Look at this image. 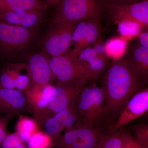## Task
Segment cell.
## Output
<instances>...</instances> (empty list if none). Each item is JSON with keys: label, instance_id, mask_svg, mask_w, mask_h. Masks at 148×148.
I'll return each mask as SVG.
<instances>
[{"label": "cell", "instance_id": "11", "mask_svg": "<svg viewBox=\"0 0 148 148\" xmlns=\"http://www.w3.org/2000/svg\"><path fill=\"white\" fill-rule=\"evenodd\" d=\"M78 122L73 103L67 108L58 112L47 119L42 126L45 132L53 142L60 137L61 132L73 127Z\"/></svg>", "mask_w": 148, "mask_h": 148}, {"label": "cell", "instance_id": "15", "mask_svg": "<svg viewBox=\"0 0 148 148\" xmlns=\"http://www.w3.org/2000/svg\"><path fill=\"white\" fill-rule=\"evenodd\" d=\"M124 58L132 71L147 84L148 79V49L139 43L132 46Z\"/></svg>", "mask_w": 148, "mask_h": 148}, {"label": "cell", "instance_id": "23", "mask_svg": "<svg viewBox=\"0 0 148 148\" xmlns=\"http://www.w3.org/2000/svg\"><path fill=\"white\" fill-rule=\"evenodd\" d=\"M117 24L120 35L126 40L138 36L144 27L140 23L130 20H123Z\"/></svg>", "mask_w": 148, "mask_h": 148}, {"label": "cell", "instance_id": "24", "mask_svg": "<svg viewBox=\"0 0 148 148\" xmlns=\"http://www.w3.org/2000/svg\"><path fill=\"white\" fill-rule=\"evenodd\" d=\"M99 39L93 44V47L87 46L79 51L77 57L81 62L87 63L92 58L106 54L105 44Z\"/></svg>", "mask_w": 148, "mask_h": 148}, {"label": "cell", "instance_id": "3", "mask_svg": "<svg viewBox=\"0 0 148 148\" xmlns=\"http://www.w3.org/2000/svg\"><path fill=\"white\" fill-rule=\"evenodd\" d=\"M88 81L76 79L71 82H57L54 85L53 95L49 103L37 121L40 126L48 119L71 106Z\"/></svg>", "mask_w": 148, "mask_h": 148}, {"label": "cell", "instance_id": "35", "mask_svg": "<svg viewBox=\"0 0 148 148\" xmlns=\"http://www.w3.org/2000/svg\"><path fill=\"white\" fill-rule=\"evenodd\" d=\"M143 1L145 0H104V2L105 3L119 5L134 3Z\"/></svg>", "mask_w": 148, "mask_h": 148}, {"label": "cell", "instance_id": "25", "mask_svg": "<svg viewBox=\"0 0 148 148\" xmlns=\"http://www.w3.org/2000/svg\"><path fill=\"white\" fill-rule=\"evenodd\" d=\"M53 141L45 132L39 130L27 142V148H52Z\"/></svg>", "mask_w": 148, "mask_h": 148}, {"label": "cell", "instance_id": "6", "mask_svg": "<svg viewBox=\"0 0 148 148\" xmlns=\"http://www.w3.org/2000/svg\"><path fill=\"white\" fill-rule=\"evenodd\" d=\"M53 142L52 148H94L103 135L101 128L76 123Z\"/></svg>", "mask_w": 148, "mask_h": 148}, {"label": "cell", "instance_id": "10", "mask_svg": "<svg viewBox=\"0 0 148 148\" xmlns=\"http://www.w3.org/2000/svg\"><path fill=\"white\" fill-rule=\"evenodd\" d=\"M31 86L29 68L25 64H11L0 74V87L16 89L23 93Z\"/></svg>", "mask_w": 148, "mask_h": 148}, {"label": "cell", "instance_id": "22", "mask_svg": "<svg viewBox=\"0 0 148 148\" xmlns=\"http://www.w3.org/2000/svg\"><path fill=\"white\" fill-rule=\"evenodd\" d=\"M102 29L101 19H88L85 37L82 43L80 46L79 50L87 46L94 44L99 38Z\"/></svg>", "mask_w": 148, "mask_h": 148}, {"label": "cell", "instance_id": "7", "mask_svg": "<svg viewBox=\"0 0 148 148\" xmlns=\"http://www.w3.org/2000/svg\"><path fill=\"white\" fill-rule=\"evenodd\" d=\"M34 34L32 29L0 21V49L6 52L22 50L32 42Z\"/></svg>", "mask_w": 148, "mask_h": 148}, {"label": "cell", "instance_id": "1", "mask_svg": "<svg viewBox=\"0 0 148 148\" xmlns=\"http://www.w3.org/2000/svg\"><path fill=\"white\" fill-rule=\"evenodd\" d=\"M145 84L141 77L130 68L123 57L113 61L101 87L105 97V116L120 114L131 97L144 88Z\"/></svg>", "mask_w": 148, "mask_h": 148}, {"label": "cell", "instance_id": "34", "mask_svg": "<svg viewBox=\"0 0 148 148\" xmlns=\"http://www.w3.org/2000/svg\"><path fill=\"white\" fill-rule=\"evenodd\" d=\"M139 44L143 47L148 49V31L141 32L138 35Z\"/></svg>", "mask_w": 148, "mask_h": 148}, {"label": "cell", "instance_id": "12", "mask_svg": "<svg viewBox=\"0 0 148 148\" xmlns=\"http://www.w3.org/2000/svg\"><path fill=\"white\" fill-rule=\"evenodd\" d=\"M31 112L25 94L16 89L0 87V114L13 116Z\"/></svg>", "mask_w": 148, "mask_h": 148}, {"label": "cell", "instance_id": "13", "mask_svg": "<svg viewBox=\"0 0 148 148\" xmlns=\"http://www.w3.org/2000/svg\"><path fill=\"white\" fill-rule=\"evenodd\" d=\"M54 88L51 83L33 86L24 93L28 106L37 122L49 103Z\"/></svg>", "mask_w": 148, "mask_h": 148}, {"label": "cell", "instance_id": "5", "mask_svg": "<svg viewBox=\"0 0 148 148\" xmlns=\"http://www.w3.org/2000/svg\"><path fill=\"white\" fill-rule=\"evenodd\" d=\"M79 21H63L50 24L45 36L42 47L51 57L65 55L72 45V36Z\"/></svg>", "mask_w": 148, "mask_h": 148}, {"label": "cell", "instance_id": "36", "mask_svg": "<svg viewBox=\"0 0 148 148\" xmlns=\"http://www.w3.org/2000/svg\"><path fill=\"white\" fill-rule=\"evenodd\" d=\"M60 0H45L46 2L45 10H47L50 6L55 7Z\"/></svg>", "mask_w": 148, "mask_h": 148}, {"label": "cell", "instance_id": "28", "mask_svg": "<svg viewBox=\"0 0 148 148\" xmlns=\"http://www.w3.org/2000/svg\"><path fill=\"white\" fill-rule=\"evenodd\" d=\"M88 20L80 21L75 27L72 36V44L75 49L79 50L80 46L82 43L86 34Z\"/></svg>", "mask_w": 148, "mask_h": 148}, {"label": "cell", "instance_id": "4", "mask_svg": "<svg viewBox=\"0 0 148 148\" xmlns=\"http://www.w3.org/2000/svg\"><path fill=\"white\" fill-rule=\"evenodd\" d=\"M79 51L73 49L65 55L49 59L51 69L58 82L65 83L76 79H92L87 69L78 58Z\"/></svg>", "mask_w": 148, "mask_h": 148}, {"label": "cell", "instance_id": "20", "mask_svg": "<svg viewBox=\"0 0 148 148\" xmlns=\"http://www.w3.org/2000/svg\"><path fill=\"white\" fill-rule=\"evenodd\" d=\"M127 40L116 37L108 40L105 44V53L113 61L122 58L126 52Z\"/></svg>", "mask_w": 148, "mask_h": 148}, {"label": "cell", "instance_id": "9", "mask_svg": "<svg viewBox=\"0 0 148 148\" xmlns=\"http://www.w3.org/2000/svg\"><path fill=\"white\" fill-rule=\"evenodd\" d=\"M148 110V88L140 89L128 101L116 122L111 126L110 132L121 128L125 125L143 116Z\"/></svg>", "mask_w": 148, "mask_h": 148}, {"label": "cell", "instance_id": "2", "mask_svg": "<svg viewBox=\"0 0 148 148\" xmlns=\"http://www.w3.org/2000/svg\"><path fill=\"white\" fill-rule=\"evenodd\" d=\"M55 7L50 24L63 21L101 19L107 13L104 0H60Z\"/></svg>", "mask_w": 148, "mask_h": 148}, {"label": "cell", "instance_id": "18", "mask_svg": "<svg viewBox=\"0 0 148 148\" xmlns=\"http://www.w3.org/2000/svg\"><path fill=\"white\" fill-rule=\"evenodd\" d=\"M91 85V122L93 127L100 123L105 116V100L101 87L95 84Z\"/></svg>", "mask_w": 148, "mask_h": 148}, {"label": "cell", "instance_id": "30", "mask_svg": "<svg viewBox=\"0 0 148 148\" xmlns=\"http://www.w3.org/2000/svg\"><path fill=\"white\" fill-rule=\"evenodd\" d=\"M130 129L134 133L135 140L138 143L148 148V125L147 124L132 125Z\"/></svg>", "mask_w": 148, "mask_h": 148}, {"label": "cell", "instance_id": "26", "mask_svg": "<svg viewBox=\"0 0 148 148\" xmlns=\"http://www.w3.org/2000/svg\"><path fill=\"white\" fill-rule=\"evenodd\" d=\"M122 138L121 130L103 135L94 148H121Z\"/></svg>", "mask_w": 148, "mask_h": 148}, {"label": "cell", "instance_id": "29", "mask_svg": "<svg viewBox=\"0 0 148 148\" xmlns=\"http://www.w3.org/2000/svg\"><path fill=\"white\" fill-rule=\"evenodd\" d=\"M27 11L0 12V21L9 25L19 26Z\"/></svg>", "mask_w": 148, "mask_h": 148}, {"label": "cell", "instance_id": "27", "mask_svg": "<svg viewBox=\"0 0 148 148\" xmlns=\"http://www.w3.org/2000/svg\"><path fill=\"white\" fill-rule=\"evenodd\" d=\"M45 11V10H27L19 26L26 29H32L36 27L40 21Z\"/></svg>", "mask_w": 148, "mask_h": 148}, {"label": "cell", "instance_id": "21", "mask_svg": "<svg viewBox=\"0 0 148 148\" xmlns=\"http://www.w3.org/2000/svg\"><path fill=\"white\" fill-rule=\"evenodd\" d=\"M112 59L106 54L92 58L87 63H82L87 69L92 79L97 78L112 64Z\"/></svg>", "mask_w": 148, "mask_h": 148}, {"label": "cell", "instance_id": "19", "mask_svg": "<svg viewBox=\"0 0 148 148\" xmlns=\"http://www.w3.org/2000/svg\"><path fill=\"white\" fill-rule=\"evenodd\" d=\"M40 127L34 119L20 114L15 126V133L21 140L27 143L32 135L40 130Z\"/></svg>", "mask_w": 148, "mask_h": 148}, {"label": "cell", "instance_id": "31", "mask_svg": "<svg viewBox=\"0 0 148 148\" xmlns=\"http://www.w3.org/2000/svg\"><path fill=\"white\" fill-rule=\"evenodd\" d=\"M2 148H27L16 133L8 134L1 144Z\"/></svg>", "mask_w": 148, "mask_h": 148}, {"label": "cell", "instance_id": "33", "mask_svg": "<svg viewBox=\"0 0 148 148\" xmlns=\"http://www.w3.org/2000/svg\"><path fill=\"white\" fill-rule=\"evenodd\" d=\"M122 138L121 148H132L134 138L129 130L121 128Z\"/></svg>", "mask_w": 148, "mask_h": 148}, {"label": "cell", "instance_id": "14", "mask_svg": "<svg viewBox=\"0 0 148 148\" xmlns=\"http://www.w3.org/2000/svg\"><path fill=\"white\" fill-rule=\"evenodd\" d=\"M29 68L31 86L43 85L51 83L53 76L49 59L44 52H40L32 55L27 64Z\"/></svg>", "mask_w": 148, "mask_h": 148}, {"label": "cell", "instance_id": "17", "mask_svg": "<svg viewBox=\"0 0 148 148\" xmlns=\"http://www.w3.org/2000/svg\"><path fill=\"white\" fill-rule=\"evenodd\" d=\"M43 0H0V12L29 10H45Z\"/></svg>", "mask_w": 148, "mask_h": 148}, {"label": "cell", "instance_id": "8", "mask_svg": "<svg viewBox=\"0 0 148 148\" xmlns=\"http://www.w3.org/2000/svg\"><path fill=\"white\" fill-rule=\"evenodd\" d=\"M106 11L111 19L116 23L123 20L138 22L143 27L148 25V0L128 4L105 3Z\"/></svg>", "mask_w": 148, "mask_h": 148}, {"label": "cell", "instance_id": "16", "mask_svg": "<svg viewBox=\"0 0 148 148\" xmlns=\"http://www.w3.org/2000/svg\"><path fill=\"white\" fill-rule=\"evenodd\" d=\"M90 88V84L85 86L73 102L78 119L77 123L85 127H93L91 122Z\"/></svg>", "mask_w": 148, "mask_h": 148}, {"label": "cell", "instance_id": "32", "mask_svg": "<svg viewBox=\"0 0 148 148\" xmlns=\"http://www.w3.org/2000/svg\"><path fill=\"white\" fill-rule=\"evenodd\" d=\"M12 116L4 115L0 116V145L9 134L7 132L8 125Z\"/></svg>", "mask_w": 148, "mask_h": 148}, {"label": "cell", "instance_id": "37", "mask_svg": "<svg viewBox=\"0 0 148 148\" xmlns=\"http://www.w3.org/2000/svg\"><path fill=\"white\" fill-rule=\"evenodd\" d=\"M132 148H148L145 146L142 145L140 143H138L135 140V138L132 142Z\"/></svg>", "mask_w": 148, "mask_h": 148}]
</instances>
